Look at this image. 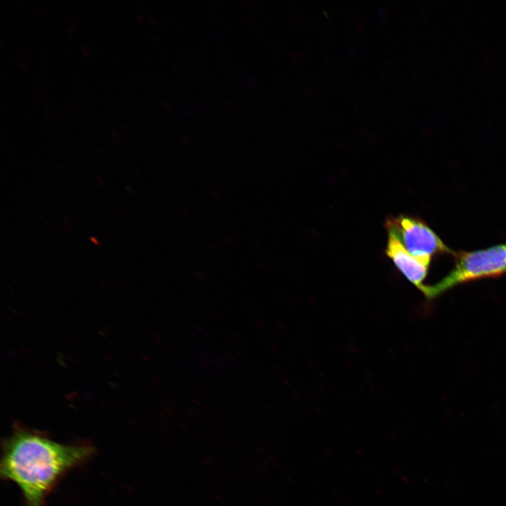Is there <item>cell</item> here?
<instances>
[{
    "instance_id": "6da1fadb",
    "label": "cell",
    "mask_w": 506,
    "mask_h": 506,
    "mask_svg": "<svg viewBox=\"0 0 506 506\" xmlns=\"http://www.w3.org/2000/svg\"><path fill=\"white\" fill-rule=\"evenodd\" d=\"M93 453L90 444L60 443L17 424L2 443L0 474L16 484L25 506H44L60 479Z\"/></svg>"
},
{
    "instance_id": "7a4b0ae2",
    "label": "cell",
    "mask_w": 506,
    "mask_h": 506,
    "mask_svg": "<svg viewBox=\"0 0 506 506\" xmlns=\"http://www.w3.org/2000/svg\"><path fill=\"white\" fill-rule=\"evenodd\" d=\"M506 273V244L460 254L454 268L443 279L427 285L424 296L431 300L467 281L499 276Z\"/></svg>"
},
{
    "instance_id": "3957f363",
    "label": "cell",
    "mask_w": 506,
    "mask_h": 506,
    "mask_svg": "<svg viewBox=\"0 0 506 506\" xmlns=\"http://www.w3.org/2000/svg\"><path fill=\"white\" fill-rule=\"evenodd\" d=\"M384 226L388 234L396 238L409 254L428 265L433 255L451 252L420 219L402 214L387 219Z\"/></svg>"
},
{
    "instance_id": "277c9868",
    "label": "cell",
    "mask_w": 506,
    "mask_h": 506,
    "mask_svg": "<svg viewBox=\"0 0 506 506\" xmlns=\"http://www.w3.org/2000/svg\"><path fill=\"white\" fill-rule=\"evenodd\" d=\"M385 254L392 260L401 273L423 292L427 286L423 281L427 277L429 265L409 254L401 243L390 234Z\"/></svg>"
}]
</instances>
